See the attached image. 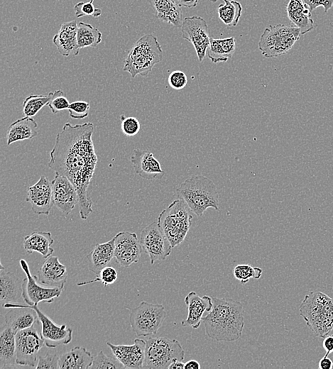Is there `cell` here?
I'll use <instances>...</instances> for the list:
<instances>
[{
	"mask_svg": "<svg viewBox=\"0 0 333 369\" xmlns=\"http://www.w3.org/2000/svg\"><path fill=\"white\" fill-rule=\"evenodd\" d=\"M86 258L88 260L89 270L98 275L114 258V237L107 242L97 243Z\"/></svg>",
	"mask_w": 333,
	"mask_h": 369,
	"instance_id": "obj_23",
	"label": "cell"
},
{
	"mask_svg": "<svg viewBox=\"0 0 333 369\" xmlns=\"http://www.w3.org/2000/svg\"><path fill=\"white\" fill-rule=\"evenodd\" d=\"M2 307L6 309L11 307H25L34 309L41 323V336L45 341V346L49 348H55L60 345L67 344L72 339V329L67 328L65 324L58 325L50 318L44 314L38 307V305H30L26 303H6Z\"/></svg>",
	"mask_w": 333,
	"mask_h": 369,
	"instance_id": "obj_11",
	"label": "cell"
},
{
	"mask_svg": "<svg viewBox=\"0 0 333 369\" xmlns=\"http://www.w3.org/2000/svg\"><path fill=\"white\" fill-rule=\"evenodd\" d=\"M235 48V38L234 37L222 39L211 38L207 53L212 63H218L226 62L231 58L234 53Z\"/></svg>",
	"mask_w": 333,
	"mask_h": 369,
	"instance_id": "obj_32",
	"label": "cell"
},
{
	"mask_svg": "<svg viewBox=\"0 0 333 369\" xmlns=\"http://www.w3.org/2000/svg\"><path fill=\"white\" fill-rule=\"evenodd\" d=\"M165 316L163 305L141 301L137 307L130 309L129 321L137 336H146L157 333Z\"/></svg>",
	"mask_w": 333,
	"mask_h": 369,
	"instance_id": "obj_9",
	"label": "cell"
},
{
	"mask_svg": "<svg viewBox=\"0 0 333 369\" xmlns=\"http://www.w3.org/2000/svg\"><path fill=\"white\" fill-rule=\"evenodd\" d=\"M332 367H333V362L327 356H324V357L322 358L319 361V363H318L319 369H332Z\"/></svg>",
	"mask_w": 333,
	"mask_h": 369,
	"instance_id": "obj_47",
	"label": "cell"
},
{
	"mask_svg": "<svg viewBox=\"0 0 333 369\" xmlns=\"http://www.w3.org/2000/svg\"><path fill=\"white\" fill-rule=\"evenodd\" d=\"M5 314V324L15 333L29 328L38 320L37 312L28 307H11Z\"/></svg>",
	"mask_w": 333,
	"mask_h": 369,
	"instance_id": "obj_26",
	"label": "cell"
},
{
	"mask_svg": "<svg viewBox=\"0 0 333 369\" xmlns=\"http://www.w3.org/2000/svg\"><path fill=\"white\" fill-rule=\"evenodd\" d=\"M162 60L163 50L157 38L153 33L146 34L129 51L123 70L129 72L132 78L138 75L147 76Z\"/></svg>",
	"mask_w": 333,
	"mask_h": 369,
	"instance_id": "obj_5",
	"label": "cell"
},
{
	"mask_svg": "<svg viewBox=\"0 0 333 369\" xmlns=\"http://www.w3.org/2000/svg\"><path fill=\"white\" fill-rule=\"evenodd\" d=\"M0 300L2 306L6 303H18L22 296V282L18 277L10 272L1 270Z\"/></svg>",
	"mask_w": 333,
	"mask_h": 369,
	"instance_id": "obj_29",
	"label": "cell"
},
{
	"mask_svg": "<svg viewBox=\"0 0 333 369\" xmlns=\"http://www.w3.org/2000/svg\"><path fill=\"white\" fill-rule=\"evenodd\" d=\"M303 3L312 12L319 6H322L324 13H327L333 6V0H302Z\"/></svg>",
	"mask_w": 333,
	"mask_h": 369,
	"instance_id": "obj_45",
	"label": "cell"
},
{
	"mask_svg": "<svg viewBox=\"0 0 333 369\" xmlns=\"http://www.w3.org/2000/svg\"><path fill=\"white\" fill-rule=\"evenodd\" d=\"M168 82L173 89L180 90L186 86L187 77L183 72L175 70L169 75Z\"/></svg>",
	"mask_w": 333,
	"mask_h": 369,
	"instance_id": "obj_43",
	"label": "cell"
},
{
	"mask_svg": "<svg viewBox=\"0 0 333 369\" xmlns=\"http://www.w3.org/2000/svg\"><path fill=\"white\" fill-rule=\"evenodd\" d=\"M94 129L90 122L75 125L66 123L56 136L48 163L55 174L66 177L74 184L82 219H87L92 212L88 188L97 163L92 141Z\"/></svg>",
	"mask_w": 333,
	"mask_h": 369,
	"instance_id": "obj_1",
	"label": "cell"
},
{
	"mask_svg": "<svg viewBox=\"0 0 333 369\" xmlns=\"http://www.w3.org/2000/svg\"><path fill=\"white\" fill-rule=\"evenodd\" d=\"M107 344L125 368H143L146 341L136 338L132 345H114L110 342H107Z\"/></svg>",
	"mask_w": 333,
	"mask_h": 369,
	"instance_id": "obj_18",
	"label": "cell"
},
{
	"mask_svg": "<svg viewBox=\"0 0 333 369\" xmlns=\"http://www.w3.org/2000/svg\"><path fill=\"white\" fill-rule=\"evenodd\" d=\"M212 299L213 307L202 320L207 335L217 341H237L244 326L241 302L230 298Z\"/></svg>",
	"mask_w": 333,
	"mask_h": 369,
	"instance_id": "obj_2",
	"label": "cell"
},
{
	"mask_svg": "<svg viewBox=\"0 0 333 369\" xmlns=\"http://www.w3.org/2000/svg\"><path fill=\"white\" fill-rule=\"evenodd\" d=\"M131 162L136 173L143 179L160 180L165 175L160 163L149 150L134 148L131 156Z\"/></svg>",
	"mask_w": 333,
	"mask_h": 369,
	"instance_id": "obj_19",
	"label": "cell"
},
{
	"mask_svg": "<svg viewBox=\"0 0 333 369\" xmlns=\"http://www.w3.org/2000/svg\"><path fill=\"white\" fill-rule=\"evenodd\" d=\"M20 265L26 275L22 280V298L25 303L30 305H38L41 302L53 303L55 298L60 297L64 288L40 285L38 283L37 276L31 275L24 259L20 260Z\"/></svg>",
	"mask_w": 333,
	"mask_h": 369,
	"instance_id": "obj_12",
	"label": "cell"
},
{
	"mask_svg": "<svg viewBox=\"0 0 333 369\" xmlns=\"http://www.w3.org/2000/svg\"><path fill=\"white\" fill-rule=\"evenodd\" d=\"M180 6L194 8L197 6L199 0H173Z\"/></svg>",
	"mask_w": 333,
	"mask_h": 369,
	"instance_id": "obj_48",
	"label": "cell"
},
{
	"mask_svg": "<svg viewBox=\"0 0 333 369\" xmlns=\"http://www.w3.org/2000/svg\"><path fill=\"white\" fill-rule=\"evenodd\" d=\"M286 12L290 21L300 29L301 35L314 28L311 11L302 0H289L286 6Z\"/></svg>",
	"mask_w": 333,
	"mask_h": 369,
	"instance_id": "obj_24",
	"label": "cell"
},
{
	"mask_svg": "<svg viewBox=\"0 0 333 369\" xmlns=\"http://www.w3.org/2000/svg\"><path fill=\"white\" fill-rule=\"evenodd\" d=\"M77 45L80 49L92 47L99 44L102 39V33L89 23L80 22L77 23Z\"/></svg>",
	"mask_w": 333,
	"mask_h": 369,
	"instance_id": "obj_33",
	"label": "cell"
},
{
	"mask_svg": "<svg viewBox=\"0 0 333 369\" xmlns=\"http://www.w3.org/2000/svg\"><path fill=\"white\" fill-rule=\"evenodd\" d=\"M94 358L85 348L76 346L59 356V369H88Z\"/></svg>",
	"mask_w": 333,
	"mask_h": 369,
	"instance_id": "obj_30",
	"label": "cell"
},
{
	"mask_svg": "<svg viewBox=\"0 0 333 369\" xmlns=\"http://www.w3.org/2000/svg\"><path fill=\"white\" fill-rule=\"evenodd\" d=\"M117 276V272L114 268L107 266L100 271L95 279L78 282L77 285L81 286L95 282H102L104 286H107L115 282Z\"/></svg>",
	"mask_w": 333,
	"mask_h": 369,
	"instance_id": "obj_39",
	"label": "cell"
},
{
	"mask_svg": "<svg viewBox=\"0 0 333 369\" xmlns=\"http://www.w3.org/2000/svg\"><path fill=\"white\" fill-rule=\"evenodd\" d=\"M300 314L316 336L324 338L333 329V299L321 292L305 295Z\"/></svg>",
	"mask_w": 333,
	"mask_h": 369,
	"instance_id": "obj_4",
	"label": "cell"
},
{
	"mask_svg": "<svg viewBox=\"0 0 333 369\" xmlns=\"http://www.w3.org/2000/svg\"><path fill=\"white\" fill-rule=\"evenodd\" d=\"M223 1L224 3L219 4L217 9L219 18L226 26H236L241 16V4L234 0Z\"/></svg>",
	"mask_w": 333,
	"mask_h": 369,
	"instance_id": "obj_34",
	"label": "cell"
},
{
	"mask_svg": "<svg viewBox=\"0 0 333 369\" xmlns=\"http://www.w3.org/2000/svg\"><path fill=\"white\" fill-rule=\"evenodd\" d=\"M187 204L181 199L174 200L158 217V224L173 248L185 238L192 216Z\"/></svg>",
	"mask_w": 333,
	"mask_h": 369,
	"instance_id": "obj_6",
	"label": "cell"
},
{
	"mask_svg": "<svg viewBox=\"0 0 333 369\" xmlns=\"http://www.w3.org/2000/svg\"><path fill=\"white\" fill-rule=\"evenodd\" d=\"M89 104L85 101H75L70 103L68 111L70 116L74 119H82L88 116Z\"/></svg>",
	"mask_w": 333,
	"mask_h": 369,
	"instance_id": "obj_42",
	"label": "cell"
},
{
	"mask_svg": "<svg viewBox=\"0 0 333 369\" xmlns=\"http://www.w3.org/2000/svg\"><path fill=\"white\" fill-rule=\"evenodd\" d=\"M322 347L326 351L324 356H328L329 354H333V335H329L324 338Z\"/></svg>",
	"mask_w": 333,
	"mask_h": 369,
	"instance_id": "obj_46",
	"label": "cell"
},
{
	"mask_svg": "<svg viewBox=\"0 0 333 369\" xmlns=\"http://www.w3.org/2000/svg\"><path fill=\"white\" fill-rule=\"evenodd\" d=\"M90 1H92V2L94 1V0H90Z\"/></svg>",
	"mask_w": 333,
	"mask_h": 369,
	"instance_id": "obj_52",
	"label": "cell"
},
{
	"mask_svg": "<svg viewBox=\"0 0 333 369\" xmlns=\"http://www.w3.org/2000/svg\"><path fill=\"white\" fill-rule=\"evenodd\" d=\"M140 243L143 250L149 256L151 264L165 260L173 248L158 221H153L142 230Z\"/></svg>",
	"mask_w": 333,
	"mask_h": 369,
	"instance_id": "obj_13",
	"label": "cell"
},
{
	"mask_svg": "<svg viewBox=\"0 0 333 369\" xmlns=\"http://www.w3.org/2000/svg\"><path fill=\"white\" fill-rule=\"evenodd\" d=\"M185 368V363L183 360H174L169 366L168 369H183Z\"/></svg>",
	"mask_w": 333,
	"mask_h": 369,
	"instance_id": "obj_50",
	"label": "cell"
},
{
	"mask_svg": "<svg viewBox=\"0 0 333 369\" xmlns=\"http://www.w3.org/2000/svg\"><path fill=\"white\" fill-rule=\"evenodd\" d=\"M146 342L143 368L168 369L174 360H184V349L176 339L151 337Z\"/></svg>",
	"mask_w": 333,
	"mask_h": 369,
	"instance_id": "obj_8",
	"label": "cell"
},
{
	"mask_svg": "<svg viewBox=\"0 0 333 369\" xmlns=\"http://www.w3.org/2000/svg\"><path fill=\"white\" fill-rule=\"evenodd\" d=\"M156 17L177 28H181L183 22L182 10L173 0H149Z\"/></svg>",
	"mask_w": 333,
	"mask_h": 369,
	"instance_id": "obj_25",
	"label": "cell"
},
{
	"mask_svg": "<svg viewBox=\"0 0 333 369\" xmlns=\"http://www.w3.org/2000/svg\"><path fill=\"white\" fill-rule=\"evenodd\" d=\"M300 35V29L297 26L271 25L261 34L258 47L264 57H276L287 53Z\"/></svg>",
	"mask_w": 333,
	"mask_h": 369,
	"instance_id": "obj_7",
	"label": "cell"
},
{
	"mask_svg": "<svg viewBox=\"0 0 333 369\" xmlns=\"http://www.w3.org/2000/svg\"><path fill=\"white\" fill-rule=\"evenodd\" d=\"M74 11L77 18L84 16H92L94 18H98L102 15V10L96 8L92 1L88 2L80 1L76 4L74 6Z\"/></svg>",
	"mask_w": 333,
	"mask_h": 369,
	"instance_id": "obj_40",
	"label": "cell"
},
{
	"mask_svg": "<svg viewBox=\"0 0 333 369\" xmlns=\"http://www.w3.org/2000/svg\"><path fill=\"white\" fill-rule=\"evenodd\" d=\"M50 95L31 94L23 103V112L25 116L33 117L45 105H48Z\"/></svg>",
	"mask_w": 333,
	"mask_h": 369,
	"instance_id": "obj_35",
	"label": "cell"
},
{
	"mask_svg": "<svg viewBox=\"0 0 333 369\" xmlns=\"http://www.w3.org/2000/svg\"><path fill=\"white\" fill-rule=\"evenodd\" d=\"M77 34V23L75 20L61 24L58 32L53 38V43L61 55L68 57L70 55H78L80 48Z\"/></svg>",
	"mask_w": 333,
	"mask_h": 369,
	"instance_id": "obj_22",
	"label": "cell"
},
{
	"mask_svg": "<svg viewBox=\"0 0 333 369\" xmlns=\"http://www.w3.org/2000/svg\"><path fill=\"white\" fill-rule=\"evenodd\" d=\"M185 369H199L200 368V364L195 360H190L185 363Z\"/></svg>",
	"mask_w": 333,
	"mask_h": 369,
	"instance_id": "obj_49",
	"label": "cell"
},
{
	"mask_svg": "<svg viewBox=\"0 0 333 369\" xmlns=\"http://www.w3.org/2000/svg\"><path fill=\"white\" fill-rule=\"evenodd\" d=\"M179 199H182L190 211L197 216L208 208L219 210V197L214 182L203 175H192L177 188Z\"/></svg>",
	"mask_w": 333,
	"mask_h": 369,
	"instance_id": "obj_3",
	"label": "cell"
},
{
	"mask_svg": "<svg viewBox=\"0 0 333 369\" xmlns=\"http://www.w3.org/2000/svg\"><path fill=\"white\" fill-rule=\"evenodd\" d=\"M53 200L63 215H68L79 202L78 193L74 184L66 177L55 174L51 182Z\"/></svg>",
	"mask_w": 333,
	"mask_h": 369,
	"instance_id": "obj_16",
	"label": "cell"
},
{
	"mask_svg": "<svg viewBox=\"0 0 333 369\" xmlns=\"http://www.w3.org/2000/svg\"><path fill=\"white\" fill-rule=\"evenodd\" d=\"M263 270L258 267H253L249 264H241L236 265L233 270L234 277L242 285L247 283L250 279H259L262 275Z\"/></svg>",
	"mask_w": 333,
	"mask_h": 369,
	"instance_id": "obj_36",
	"label": "cell"
},
{
	"mask_svg": "<svg viewBox=\"0 0 333 369\" xmlns=\"http://www.w3.org/2000/svg\"><path fill=\"white\" fill-rule=\"evenodd\" d=\"M53 242L50 232L33 231L24 237L23 246L27 253L38 252L45 259L54 252Z\"/></svg>",
	"mask_w": 333,
	"mask_h": 369,
	"instance_id": "obj_31",
	"label": "cell"
},
{
	"mask_svg": "<svg viewBox=\"0 0 333 369\" xmlns=\"http://www.w3.org/2000/svg\"><path fill=\"white\" fill-rule=\"evenodd\" d=\"M89 368H125L124 365L114 356H107L103 351L94 358L92 365Z\"/></svg>",
	"mask_w": 333,
	"mask_h": 369,
	"instance_id": "obj_37",
	"label": "cell"
},
{
	"mask_svg": "<svg viewBox=\"0 0 333 369\" xmlns=\"http://www.w3.org/2000/svg\"><path fill=\"white\" fill-rule=\"evenodd\" d=\"M120 120L121 129L125 136H133L139 132L141 124L136 118L122 114L120 116Z\"/></svg>",
	"mask_w": 333,
	"mask_h": 369,
	"instance_id": "obj_41",
	"label": "cell"
},
{
	"mask_svg": "<svg viewBox=\"0 0 333 369\" xmlns=\"http://www.w3.org/2000/svg\"><path fill=\"white\" fill-rule=\"evenodd\" d=\"M50 100L48 106L53 114H57L62 110L68 109L70 103L65 94L61 89L49 92Z\"/></svg>",
	"mask_w": 333,
	"mask_h": 369,
	"instance_id": "obj_38",
	"label": "cell"
},
{
	"mask_svg": "<svg viewBox=\"0 0 333 369\" xmlns=\"http://www.w3.org/2000/svg\"><path fill=\"white\" fill-rule=\"evenodd\" d=\"M67 277L66 266L60 263L57 256H49L40 265L37 279L39 283L64 288Z\"/></svg>",
	"mask_w": 333,
	"mask_h": 369,
	"instance_id": "obj_21",
	"label": "cell"
},
{
	"mask_svg": "<svg viewBox=\"0 0 333 369\" xmlns=\"http://www.w3.org/2000/svg\"><path fill=\"white\" fill-rule=\"evenodd\" d=\"M58 360L59 356L57 354L47 353L43 356H38L35 368L59 369Z\"/></svg>",
	"mask_w": 333,
	"mask_h": 369,
	"instance_id": "obj_44",
	"label": "cell"
},
{
	"mask_svg": "<svg viewBox=\"0 0 333 369\" xmlns=\"http://www.w3.org/2000/svg\"><path fill=\"white\" fill-rule=\"evenodd\" d=\"M37 128L38 124L33 117L24 116L17 119L7 129V145L36 137L38 134Z\"/></svg>",
	"mask_w": 333,
	"mask_h": 369,
	"instance_id": "obj_27",
	"label": "cell"
},
{
	"mask_svg": "<svg viewBox=\"0 0 333 369\" xmlns=\"http://www.w3.org/2000/svg\"><path fill=\"white\" fill-rule=\"evenodd\" d=\"M181 32L182 38L193 45L199 61L202 62L211 40L206 21L198 16L186 17L183 19Z\"/></svg>",
	"mask_w": 333,
	"mask_h": 369,
	"instance_id": "obj_14",
	"label": "cell"
},
{
	"mask_svg": "<svg viewBox=\"0 0 333 369\" xmlns=\"http://www.w3.org/2000/svg\"><path fill=\"white\" fill-rule=\"evenodd\" d=\"M39 319L32 326L16 333V364L36 368L38 353L45 344L37 325Z\"/></svg>",
	"mask_w": 333,
	"mask_h": 369,
	"instance_id": "obj_10",
	"label": "cell"
},
{
	"mask_svg": "<svg viewBox=\"0 0 333 369\" xmlns=\"http://www.w3.org/2000/svg\"><path fill=\"white\" fill-rule=\"evenodd\" d=\"M185 303L187 307V316L182 320L183 326H190L197 329L205 312L209 313L213 307L212 297L204 295L200 297L195 292H190L185 298Z\"/></svg>",
	"mask_w": 333,
	"mask_h": 369,
	"instance_id": "obj_20",
	"label": "cell"
},
{
	"mask_svg": "<svg viewBox=\"0 0 333 369\" xmlns=\"http://www.w3.org/2000/svg\"><path fill=\"white\" fill-rule=\"evenodd\" d=\"M142 247L135 233L121 231L114 236V258L121 266L128 268L137 263Z\"/></svg>",
	"mask_w": 333,
	"mask_h": 369,
	"instance_id": "obj_15",
	"label": "cell"
},
{
	"mask_svg": "<svg viewBox=\"0 0 333 369\" xmlns=\"http://www.w3.org/2000/svg\"><path fill=\"white\" fill-rule=\"evenodd\" d=\"M26 202L31 203L36 214H49L54 204L51 182L47 177L42 175L36 184L28 187Z\"/></svg>",
	"mask_w": 333,
	"mask_h": 369,
	"instance_id": "obj_17",
	"label": "cell"
},
{
	"mask_svg": "<svg viewBox=\"0 0 333 369\" xmlns=\"http://www.w3.org/2000/svg\"><path fill=\"white\" fill-rule=\"evenodd\" d=\"M16 360V333L5 324L0 334V368H11Z\"/></svg>",
	"mask_w": 333,
	"mask_h": 369,
	"instance_id": "obj_28",
	"label": "cell"
},
{
	"mask_svg": "<svg viewBox=\"0 0 333 369\" xmlns=\"http://www.w3.org/2000/svg\"><path fill=\"white\" fill-rule=\"evenodd\" d=\"M211 1L212 2H216L217 0H209Z\"/></svg>",
	"mask_w": 333,
	"mask_h": 369,
	"instance_id": "obj_51",
	"label": "cell"
}]
</instances>
